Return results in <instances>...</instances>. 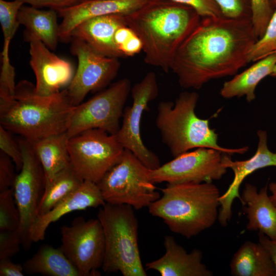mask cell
<instances>
[{"mask_svg":"<svg viewBox=\"0 0 276 276\" xmlns=\"http://www.w3.org/2000/svg\"><path fill=\"white\" fill-rule=\"evenodd\" d=\"M14 164L8 156L0 152V192L13 188L16 176Z\"/></svg>","mask_w":276,"mask_h":276,"instance_id":"8d00e7d4","label":"cell"},{"mask_svg":"<svg viewBox=\"0 0 276 276\" xmlns=\"http://www.w3.org/2000/svg\"><path fill=\"white\" fill-rule=\"evenodd\" d=\"M257 40L251 19L202 18L177 50L171 70L181 87L200 89L212 80L235 75L249 63Z\"/></svg>","mask_w":276,"mask_h":276,"instance_id":"6da1fadb","label":"cell"},{"mask_svg":"<svg viewBox=\"0 0 276 276\" xmlns=\"http://www.w3.org/2000/svg\"><path fill=\"white\" fill-rule=\"evenodd\" d=\"M132 105L125 107L122 123L115 134L125 149L132 152L148 168L154 170L160 166L158 156L144 144L141 133L142 116L149 103L158 94L155 74L150 72L131 89Z\"/></svg>","mask_w":276,"mask_h":276,"instance_id":"4fadbf2b","label":"cell"},{"mask_svg":"<svg viewBox=\"0 0 276 276\" xmlns=\"http://www.w3.org/2000/svg\"><path fill=\"white\" fill-rule=\"evenodd\" d=\"M66 132L51 135L31 143L41 165L45 186L72 165Z\"/></svg>","mask_w":276,"mask_h":276,"instance_id":"603a6c76","label":"cell"},{"mask_svg":"<svg viewBox=\"0 0 276 276\" xmlns=\"http://www.w3.org/2000/svg\"><path fill=\"white\" fill-rule=\"evenodd\" d=\"M243 211L246 214L248 231H258L276 240V207L267 194V185L258 192L256 187L245 185L241 196Z\"/></svg>","mask_w":276,"mask_h":276,"instance_id":"44dd1931","label":"cell"},{"mask_svg":"<svg viewBox=\"0 0 276 276\" xmlns=\"http://www.w3.org/2000/svg\"><path fill=\"white\" fill-rule=\"evenodd\" d=\"M20 224L13 188L0 192V232L17 229Z\"/></svg>","mask_w":276,"mask_h":276,"instance_id":"f1b7e54d","label":"cell"},{"mask_svg":"<svg viewBox=\"0 0 276 276\" xmlns=\"http://www.w3.org/2000/svg\"><path fill=\"white\" fill-rule=\"evenodd\" d=\"M200 17L189 6L171 0H149L141 9L125 15V20L142 42L145 62L168 73L177 50Z\"/></svg>","mask_w":276,"mask_h":276,"instance_id":"7a4b0ae2","label":"cell"},{"mask_svg":"<svg viewBox=\"0 0 276 276\" xmlns=\"http://www.w3.org/2000/svg\"><path fill=\"white\" fill-rule=\"evenodd\" d=\"M251 21L258 39L264 34L274 12L270 0H250Z\"/></svg>","mask_w":276,"mask_h":276,"instance_id":"1f68e13d","label":"cell"},{"mask_svg":"<svg viewBox=\"0 0 276 276\" xmlns=\"http://www.w3.org/2000/svg\"><path fill=\"white\" fill-rule=\"evenodd\" d=\"M269 190L271 194L269 196L273 204L276 207V182H271L268 185Z\"/></svg>","mask_w":276,"mask_h":276,"instance_id":"60d3db41","label":"cell"},{"mask_svg":"<svg viewBox=\"0 0 276 276\" xmlns=\"http://www.w3.org/2000/svg\"><path fill=\"white\" fill-rule=\"evenodd\" d=\"M149 0H85L57 12L62 18L59 25V40H71L73 29L84 21L95 17L109 15H126L144 7Z\"/></svg>","mask_w":276,"mask_h":276,"instance_id":"e0dca14e","label":"cell"},{"mask_svg":"<svg viewBox=\"0 0 276 276\" xmlns=\"http://www.w3.org/2000/svg\"><path fill=\"white\" fill-rule=\"evenodd\" d=\"M259 138L256 153L250 158L245 160H232L230 154L226 153L223 164L230 168L234 173V178L226 192L220 196V208L218 220L222 226H225L232 216V206L234 200L241 199L239 189L244 179L256 170L270 166L276 167V153L271 152L267 146V134L266 131L259 130L257 132Z\"/></svg>","mask_w":276,"mask_h":276,"instance_id":"2e32d148","label":"cell"},{"mask_svg":"<svg viewBox=\"0 0 276 276\" xmlns=\"http://www.w3.org/2000/svg\"><path fill=\"white\" fill-rule=\"evenodd\" d=\"M150 171L132 152L124 149L118 161L97 184L106 203L140 210L160 196Z\"/></svg>","mask_w":276,"mask_h":276,"instance_id":"52a82bcc","label":"cell"},{"mask_svg":"<svg viewBox=\"0 0 276 276\" xmlns=\"http://www.w3.org/2000/svg\"><path fill=\"white\" fill-rule=\"evenodd\" d=\"M21 240L17 229L0 232V260L11 259L20 249Z\"/></svg>","mask_w":276,"mask_h":276,"instance_id":"e575fe53","label":"cell"},{"mask_svg":"<svg viewBox=\"0 0 276 276\" xmlns=\"http://www.w3.org/2000/svg\"><path fill=\"white\" fill-rule=\"evenodd\" d=\"M35 8L48 7L58 12L77 4L85 0H18Z\"/></svg>","mask_w":276,"mask_h":276,"instance_id":"74e56055","label":"cell"},{"mask_svg":"<svg viewBox=\"0 0 276 276\" xmlns=\"http://www.w3.org/2000/svg\"><path fill=\"white\" fill-rule=\"evenodd\" d=\"M148 208L172 232L190 239L214 225L218 217L219 191L212 182L167 184Z\"/></svg>","mask_w":276,"mask_h":276,"instance_id":"277c9868","label":"cell"},{"mask_svg":"<svg viewBox=\"0 0 276 276\" xmlns=\"http://www.w3.org/2000/svg\"><path fill=\"white\" fill-rule=\"evenodd\" d=\"M83 181L72 165L59 173L45 186L37 209V218L47 213L76 190Z\"/></svg>","mask_w":276,"mask_h":276,"instance_id":"4316f807","label":"cell"},{"mask_svg":"<svg viewBox=\"0 0 276 276\" xmlns=\"http://www.w3.org/2000/svg\"><path fill=\"white\" fill-rule=\"evenodd\" d=\"M60 247L77 270L79 276L98 275L105 256V237L97 219L75 218L71 225L60 228Z\"/></svg>","mask_w":276,"mask_h":276,"instance_id":"8fae6325","label":"cell"},{"mask_svg":"<svg viewBox=\"0 0 276 276\" xmlns=\"http://www.w3.org/2000/svg\"><path fill=\"white\" fill-rule=\"evenodd\" d=\"M75 106L66 89L50 96L36 94L27 80L16 86L13 97L0 102L1 125L30 143L66 132Z\"/></svg>","mask_w":276,"mask_h":276,"instance_id":"3957f363","label":"cell"},{"mask_svg":"<svg viewBox=\"0 0 276 276\" xmlns=\"http://www.w3.org/2000/svg\"><path fill=\"white\" fill-rule=\"evenodd\" d=\"M26 40L30 43V64L36 77V94L50 96L68 85L74 76L71 63L51 52L37 38L31 37Z\"/></svg>","mask_w":276,"mask_h":276,"instance_id":"9a60e30c","label":"cell"},{"mask_svg":"<svg viewBox=\"0 0 276 276\" xmlns=\"http://www.w3.org/2000/svg\"><path fill=\"white\" fill-rule=\"evenodd\" d=\"M131 89L130 80L124 78L75 106L66 131L68 136L93 129L116 134Z\"/></svg>","mask_w":276,"mask_h":276,"instance_id":"ba28073f","label":"cell"},{"mask_svg":"<svg viewBox=\"0 0 276 276\" xmlns=\"http://www.w3.org/2000/svg\"><path fill=\"white\" fill-rule=\"evenodd\" d=\"M101 191L95 182L84 180L80 186L45 214L36 218L30 231L32 242L44 239L49 225L70 213L102 206L105 203Z\"/></svg>","mask_w":276,"mask_h":276,"instance_id":"ac0fdd59","label":"cell"},{"mask_svg":"<svg viewBox=\"0 0 276 276\" xmlns=\"http://www.w3.org/2000/svg\"><path fill=\"white\" fill-rule=\"evenodd\" d=\"M57 11L52 9L40 10L33 6H22L17 19L24 25L25 40L35 37L41 40L50 50L56 49L59 40V25Z\"/></svg>","mask_w":276,"mask_h":276,"instance_id":"cb8c5ba5","label":"cell"},{"mask_svg":"<svg viewBox=\"0 0 276 276\" xmlns=\"http://www.w3.org/2000/svg\"><path fill=\"white\" fill-rule=\"evenodd\" d=\"M71 53L78 61L77 71L66 89L74 105L82 102L90 92L102 90L117 76L120 67L118 58L104 56L84 41L72 38Z\"/></svg>","mask_w":276,"mask_h":276,"instance_id":"5bb4252c","label":"cell"},{"mask_svg":"<svg viewBox=\"0 0 276 276\" xmlns=\"http://www.w3.org/2000/svg\"><path fill=\"white\" fill-rule=\"evenodd\" d=\"M222 15L235 19H251L250 0H214Z\"/></svg>","mask_w":276,"mask_h":276,"instance_id":"d6a6232c","label":"cell"},{"mask_svg":"<svg viewBox=\"0 0 276 276\" xmlns=\"http://www.w3.org/2000/svg\"><path fill=\"white\" fill-rule=\"evenodd\" d=\"M192 8L202 18L223 16L214 0H171Z\"/></svg>","mask_w":276,"mask_h":276,"instance_id":"d590c367","label":"cell"},{"mask_svg":"<svg viewBox=\"0 0 276 276\" xmlns=\"http://www.w3.org/2000/svg\"><path fill=\"white\" fill-rule=\"evenodd\" d=\"M226 153L213 148H198L150 169V177L155 183L212 182L220 180L227 171L223 164Z\"/></svg>","mask_w":276,"mask_h":276,"instance_id":"7c38bea8","label":"cell"},{"mask_svg":"<svg viewBox=\"0 0 276 276\" xmlns=\"http://www.w3.org/2000/svg\"><path fill=\"white\" fill-rule=\"evenodd\" d=\"M134 209L125 204L105 203L97 218L104 234L105 250L102 269L123 276H146L138 244V220Z\"/></svg>","mask_w":276,"mask_h":276,"instance_id":"8992f818","label":"cell"},{"mask_svg":"<svg viewBox=\"0 0 276 276\" xmlns=\"http://www.w3.org/2000/svg\"><path fill=\"white\" fill-rule=\"evenodd\" d=\"M270 3L271 4L272 7V5H274V6H275V9H274L275 10L276 9V0H270Z\"/></svg>","mask_w":276,"mask_h":276,"instance_id":"7bdbcfd3","label":"cell"},{"mask_svg":"<svg viewBox=\"0 0 276 276\" xmlns=\"http://www.w3.org/2000/svg\"><path fill=\"white\" fill-rule=\"evenodd\" d=\"M276 52V9L272 15L263 35L250 50L248 62H256Z\"/></svg>","mask_w":276,"mask_h":276,"instance_id":"f546056e","label":"cell"},{"mask_svg":"<svg viewBox=\"0 0 276 276\" xmlns=\"http://www.w3.org/2000/svg\"><path fill=\"white\" fill-rule=\"evenodd\" d=\"M23 265L13 262L11 259L0 260V276H22Z\"/></svg>","mask_w":276,"mask_h":276,"instance_id":"f35d334b","label":"cell"},{"mask_svg":"<svg viewBox=\"0 0 276 276\" xmlns=\"http://www.w3.org/2000/svg\"><path fill=\"white\" fill-rule=\"evenodd\" d=\"M270 76L276 77V64L275 65Z\"/></svg>","mask_w":276,"mask_h":276,"instance_id":"b9f144b4","label":"cell"},{"mask_svg":"<svg viewBox=\"0 0 276 276\" xmlns=\"http://www.w3.org/2000/svg\"><path fill=\"white\" fill-rule=\"evenodd\" d=\"M275 64L276 52L256 61L243 72L225 82L220 89V96L225 99L245 96L248 102H252L256 98V87L264 78L270 76Z\"/></svg>","mask_w":276,"mask_h":276,"instance_id":"7402d4cb","label":"cell"},{"mask_svg":"<svg viewBox=\"0 0 276 276\" xmlns=\"http://www.w3.org/2000/svg\"><path fill=\"white\" fill-rule=\"evenodd\" d=\"M28 274L49 276H79V273L60 248L42 245L22 265Z\"/></svg>","mask_w":276,"mask_h":276,"instance_id":"484cf974","label":"cell"},{"mask_svg":"<svg viewBox=\"0 0 276 276\" xmlns=\"http://www.w3.org/2000/svg\"><path fill=\"white\" fill-rule=\"evenodd\" d=\"M24 4L18 0H0V23L4 36L3 48L1 53L2 66L11 65L9 56V45L20 25L17 14Z\"/></svg>","mask_w":276,"mask_h":276,"instance_id":"83f0119b","label":"cell"},{"mask_svg":"<svg viewBox=\"0 0 276 276\" xmlns=\"http://www.w3.org/2000/svg\"><path fill=\"white\" fill-rule=\"evenodd\" d=\"M71 164L82 180L97 183L118 161L124 150L115 135L98 129L69 137Z\"/></svg>","mask_w":276,"mask_h":276,"instance_id":"9c48e42d","label":"cell"},{"mask_svg":"<svg viewBox=\"0 0 276 276\" xmlns=\"http://www.w3.org/2000/svg\"><path fill=\"white\" fill-rule=\"evenodd\" d=\"M1 152L8 156L14 163L16 170L19 171L22 165L21 151L18 142L16 143L10 131L0 125Z\"/></svg>","mask_w":276,"mask_h":276,"instance_id":"836d02e7","label":"cell"},{"mask_svg":"<svg viewBox=\"0 0 276 276\" xmlns=\"http://www.w3.org/2000/svg\"><path fill=\"white\" fill-rule=\"evenodd\" d=\"M22 165L13 186L15 203L20 216L17 231L21 245L27 250L32 243L30 231L37 218V209L45 188V177L41 165L31 143L23 138L18 141Z\"/></svg>","mask_w":276,"mask_h":276,"instance_id":"30bf717a","label":"cell"},{"mask_svg":"<svg viewBox=\"0 0 276 276\" xmlns=\"http://www.w3.org/2000/svg\"><path fill=\"white\" fill-rule=\"evenodd\" d=\"M199 99L196 91L180 93L175 100L160 102L157 107L155 125L163 143L176 157L198 148L217 149L230 154H243L248 146L227 148L218 143V134L210 128L209 120L198 117L195 112Z\"/></svg>","mask_w":276,"mask_h":276,"instance_id":"5b68a950","label":"cell"},{"mask_svg":"<svg viewBox=\"0 0 276 276\" xmlns=\"http://www.w3.org/2000/svg\"><path fill=\"white\" fill-rule=\"evenodd\" d=\"M165 252L159 259L147 263L148 270L156 271L162 276H212L213 273L202 263V252L194 249L190 252L179 245L173 237L164 238Z\"/></svg>","mask_w":276,"mask_h":276,"instance_id":"d6986e66","label":"cell"},{"mask_svg":"<svg viewBox=\"0 0 276 276\" xmlns=\"http://www.w3.org/2000/svg\"><path fill=\"white\" fill-rule=\"evenodd\" d=\"M231 272L234 276H274V264L259 243L245 241L233 255Z\"/></svg>","mask_w":276,"mask_h":276,"instance_id":"d4e9b609","label":"cell"},{"mask_svg":"<svg viewBox=\"0 0 276 276\" xmlns=\"http://www.w3.org/2000/svg\"><path fill=\"white\" fill-rule=\"evenodd\" d=\"M114 40L124 58L133 56L142 51L143 44L140 38L126 25L116 31Z\"/></svg>","mask_w":276,"mask_h":276,"instance_id":"4dcf8cb0","label":"cell"},{"mask_svg":"<svg viewBox=\"0 0 276 276\" xmlns=\"http://www.w3.org/2000/svg\"><path fill=\"white\" fill-rule=\"evenodd\" d=\"M126 25L125 15L122 14L95 17L77 25L71 34V40H82L104 56L124 58L115 44L114 37L116 31Z\"/></svg>","mask_w":276,"mask_h":276,"instance_id":"ffe728a7","label":"cell"},{"mask_svg":"<svg viewBox=\"0 0 276 276\" xmlns=\"http://www.w3.org/2000/svg\"><path fill=\"white\" fill-rule=\"evenodd\" d=\"M259 243L268 253L275 269L274 276H276V240H273L261 232H258Z\"/></svg>","mask_w":276,"mask_h":276,"instance_id":"ab89813d","label":"cell"}]
</instances>
